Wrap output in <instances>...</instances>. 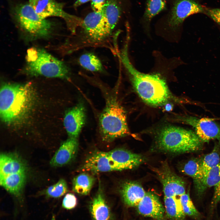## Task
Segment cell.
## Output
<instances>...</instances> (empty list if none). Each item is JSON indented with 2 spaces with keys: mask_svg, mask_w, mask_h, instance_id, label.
Wrapping results in <instances>:
<instances>
[{
  "mask_svg": "<svg viewBox=\"0 0 220 220\" xmlns=\"http://www.w3.org/2000/svg\"><path fill=\"white\" fill-rule=\"evenodd\" d=\"M99 121L100 133L105 141L111 142L130 134L126 112L115 97L107 98Z\"/></svg>",
  "mask_w": 220,
  "mask_h": 220,
  "instance_id": "obj_4",
  "label": "cell"
},
{
  "mask_svg": "<svg viewBox=\"0 0 220 220\" xmlns=\"http://www.w3.org/2000/svg\"><path fill=\"white\" fill-rule=\"evenodd\" d=\"M95 181V178L93 175L86 172L81 173L73 179L72 190L80 195H88Z\"/></svg>",
  "mask_w": 220,
  "mask_h": 220,
  "instance_id": "obj_24",
  "label": "cell"
},
{
  "mask_svg": "<svg viewBox=\"0 0 220 220\" xmlns=\"http://www.w3.org/2000/svg\"><path fill=\"white\" fill-rule=\"evenodd\" d=\"M29 3L41 18L44 19L50 16L61 18L73 33L75 32L76 27L81 25L82 20L65 12L63 3L55 0H29Z\"/></svg>",
  "mask_w": 220,
  "mask_h": 220,
  "instance_id": "obj_7",
  "label": "cell"
},
{
  "mask_svg": "<svg viewBox=\"0 0 220 220\" xmlns=\"http://www.w3.org/2000/svg\"><path fill=\"white\" fill-rule=\"evenodd\" d=\"M179 199L183 211L185 215L195 219L200 218V214L193 204L188 193L181 196Z\"/></svg>",
  "mask_w": 220,
  "mask_h": 220,
  "instance_id": "obj_28",
  "label": "cell"
},
{
  "mask_svg": "<svg viewBox=\"0 0 220 220\" xmlns=\"http://www.w3.org/2000/svg\"><path fill=\"white\" fill-rule=\"evenodd\" d=\"M204 11L203 7L194 0H177L174 2L167 20L171 29L178 28L189 16Z\"/></svg>",
  "mask_w": 220,
  "mask_h": 220,
  "instance_id": "obj_11",
  "label": "cell"
},
{
  "mask_svg": "<svg viewBox=\"0 0 220 220\" xmlns=\"http://www.w3.org/2000/svg\"><path fill=\"white\" fill-rule=\"evenodd\" d=\"M15 14L20 26L32 36L44 37L50 33L51 23L40 17L29 3L18 6Z\"/></svg>",
  "mask_w": 220,
  "mask_h": 220,
  "instance_id": "obj_6",
  "label": "cell"
},
{
  "mask_svg": "<svg viewBox=\"0 0 220 220\" xmlns=\"http://www.w3.org/2000/svg\"><path fill=\"white\" fill-rule=\"evenodd\" d=\"M105 2V0H91V6L94 11H101Z\"/></svg>",
  "mask_w": 220,
  "mask_h": 220,
  "instance_id": "obj_34",
  "label": "cell"
},
{
  "mask_svg": "<svg viewBox=\"0 0 220 220\" xmlns=\"http://www.w3.org/2000/svg\"><path fill=\"white\" fill-rule=\"evenodd\" d=\"M138 212L156 220H163L165 208L159 197L151 192H146L136 206Z\"/></svg>",
  "mask_w": 220,
  "mask_h": 220,
  "instance_id": "obj_15",
  "label": "cell"
},
{
  "mask_svg": "<svg viewBox=\"0 0 220 220\" xmlns=\"http://www.w3.org/2000/svg\"><path fill=\"white\" fill-rule=\"evenodd\" d=\"M80 26L82 31L83 38L90 43L100 42L111 33L102 11H94L89 13L82 20Z\"/></svg>",
  "mask_w": 220,
  "mask_h": 220,
  "instance_id": "obj_8",
  "label": "cell"
},
{
  "mask_svg": "<svg viewBox=\"0 0 220 220\" xmlns=\"http://www.w3.org/2000/svg\"><path fill=\"white\" fill-rule=\"evenodd\" d=\"M175 121L191 126L195 132L204 142L212 140H220V125L213 119L207 118L200 119L185 115L175 117Z\"/></svg>",
  "mask_w": 220,
  "mask_h": 220,
  "instance_id": "obj_9",
  "label": "cell"
},
{
  "mask_svg": "<svg viewBox=\"0 0 220 220\" xmlns=\"http://www.w3.org/2000/svg\"><path fill=\"white\" fill-rule=\"evenodd\" d=\"M166 0H147L144 18L148 21L164 10L166 6Z\"/></svg>",
  "mask_w": 220,
  "mask_h": 220,
  "instance_id": "obj_27",
  "label": "cell"
},
{
  "mask_svg": "<svg viewBox=\"0 0 220 220\" xmlns=\"http://www.w3.org/2000/svg\"><path fill=\"white\" fill-rule=\"evenodd\" d=\"M182 171L193 179L196 190L198 196L203 194L201 170V158L192 159L184 165Z\"/></svg>",
  "mask_w": 220,
  "mask_h": 220,
  "instance_id": "obj_21",
  "label": "cell"
},
{
  "mask_svg": "<svg viewBox=\"0 0 220 220\" xmlns=\"http://www.w3.org/2000/svg\"><path fill=\"white\" fill-rule=\"evenodd\" d=\"M220 182V162L212 169L207 175L204 183L205 191L214 186Z\"/></svg>",
  "mask_w": 220,
  "mask_h": 220,
  "instance_id": "obj_30",
  "label": "cell"
},
{
  "mask_svg": "<svg viewBox=\"0 0 220 220\" xmlns=\"http://www.w3.org/2000/svg\"><path fill=\"white\" fill-rule=\"evenodd\" d=\"M86 113L85 106L81 102L66 112L63 122L69 137L78 138L85 123Z\"/></svg>",
  "mask_w": 220,
  "mask_h": 220,
  "instance_id": "obj_13",
  "label": "cell"
},
{
  "mask_svg": "<svg viewBox=\"0 0 220 220\" xmlns=\"http://www.w3.org/2000/svg\"><path fill=\"white\" fill-rule=\"evenodd\" d=\"M107 152L108 156L117 167L119 171L135 168L145 160L141 155L123 148H117Z\"/></svg>",
  "mask_w": 220,
  "mask_h": 220,
  "instance_id": "obj_14",
  "label": "cell"
},
{
  "mask_svg": "<svg viewBox=\"0 0 220 220\" xmlns=\"http://www.w3.org/2000/svg\"><path fill=\"white\" fill-rule=\"evenodd\" d=\"M30 83H5L0 91V116L10 124L19 121L28 111L32 99Z\"/></svg>",
  "mask_w": 220,
  "mask_h": 220,
  "instance_id": "obj_2",
  "label": "cell"
},
{
  "mask_svg": "<svg viewBox=\"0 0 220 220\" xmlns=\"http://www.w3.org/2000/svg\"><path fill=\"white\" fill-rule=\"evenodd\" d=\"M207 14L220 27V8L208 9Z\"/></svg>",
  "mask_w": 220,
  "mask_h": 220,
  "instance_id": "obj_32",
  "label": "cell"
},
{
  "mask_svg": "<svg viewBox=\"0 0 220 220\" xmlns=\"http://www.w3.org/2000/svg\"><path fill=\"white\" fill-rule=\"evenodd\" d=\"M220 145L215 144L213 150L210 153L201 158V170L202 178V191L205 192L204 183L210 171L220 162Z\"/></svg>",
  "mask_w": 220,
  "mask_h": 220,
  "instance_id": "obj_22",
  "label": "cell"
},
{
  "mask_svg": "<svg viewBox=\"0 0 220 220\" xmlns=\"http://www.w3.org/2000/svg\"><path fill=\"white\" fill-rule=\"evenodd\" d=\"M27 73L33 76L68 79L69 71L62 61L43 50L32 48L26 56Z\"/></svg>",
  "mask_w": 220,
  "mask_h": 220,
  "instance_id": "obj_5",
  "label": "cell"
},
{
  "mask_svg": "<svg viewBox=\"0 0 220 220\" xmlns=\"http://www.w3.org/2000/svg\"><path fill=\"white\" fill-rule=\"evenodd\" d=\"M204 143L192 130L168 125L158 132L154 146L159 152L179 154L200 151Z\"/></svg>",
  "mask_w": 220,
  "mask_h": 220,
  "instance_id": "obj_3",
  "label": "cell"
},
{
  "mask_svg": "<svg viewBox=\"0 0 220 220\" xmlns=\"http://www.w3.org/2000/svg\"><path fill=\"white\" fill-rule=\"evenodd\" d=\"M120 192L125 204L130 207H136L146 193L141 184L132 181L123 184Z\"/></svg>",
  "mask_w": 220,
  "mask_h": 220,
  "instance_id": "obj_17",
  "label": "cell"
},
{
  "mask_svg": "<svg viewBox=\"0 0 220 220\" xmlns=\"http://www.w3.org/2000/svg\"><path fill=\"white\" fill-rule=\"evenodd\" d=\"M79 63L80 65L86 69L93 72H102L104 68L100 59L91 53L82 54L79 57Z\"/></svg>",
  "mask_w": 220,
  "mask_h": 220,
  "instance_id": "obj_26",
  "label": "cell"
},
{
  "mask_svg": "<svg viewBox=\"0 0 220 220\" xmlns=\"http://www.w3.org/2000/svg\"><path fill=\"white\" fill-rule=\"evenodd\" d=\"M77 204V200L73 194L68 193L64 196L62 201V207L67 210H71L75 208Z\"/></svg>",
  "mask_w": 220,
  "mask_h": 220,
  "instance_id": "obj_31",
  "label": "cell"
},
{
  "mask_svg": "<svg viewBox=\"0 0 220 220\" xmlns=\"http://www.w3.org/2000/svg\"><path fill=\"white\" fill-rule=\"evenodd\" d=\"M128 42H125L117 54L140 97L147 104L154 107L163 106L175 99L166 81L159 74L144 73L134 68L128 56Z\"/></svg>",
  "mask_w": 220,
  "mask_h": 220,
  "instance_id": "obj_1",
  "label": "cell"
},
{
  "mask_svg": "<svg viewBox=\"0 0 220 220\" xmlns=\"http://www.w3.org/2000/svg\"><path fill=\"white\" fill-rule=\"evenodd\" d=\"M214 192L211 204L215 205L220 202V182L214 186Z\"/></svg>",
  "mask_w": 220,
  "mask_h": 220,
  "instance_id": "obj_33",
  "label": "cell"
},
{
  "mask_svg": "<svg viewBox=\"0 0 220 220\" xmlns=\"http://www.w3.org/2000/svg\"><path fill=\"white\" fill-rule=\"evenodd\" d=\"M78 138L69 137L57 150L50 161L53 167H61L69 163L75 157L78 152Z\"/></svg>",
  "mask_w": 220,
  "mask_h": 220,
  "instance_id": "obj_16",
  "label": "cell"
},
{
  "mask_svg": "<svg viewBox=\"0 0 220 220\" xmlns=\"http://www.w3.org/2000/svg\"><path fill=\"white\" fill-rule=\"evenodd\" d=\"M90 0H77L74 4V6L75 8L77 7Z\"/></svg>",
  "mask_w": 220,
  "mask_h": 220,
  "instance_id": "obj_35",
  "label": "cell"
},
{
  "mask_svg": "<svg viewBox=\"0 0 220 220\" xmlns=\"http://www.w3.org/2000/svg\"><path fill=\"white\" fill-rule=\"evenodd\" d=\"M68 191L66 181L61 179L56 183L49 187L45 191V194L47 197L58 198L64 195Z\"/></svg>",
  "mask_w": 220,
  "mask_h": 220,
  "instance_id": "obj_29",
  "label": "cell"
},
{
  "mask_svg": "<svg viewBox=\"0 0 220 220\" xmlns=\"http://www.w3.org/2000/svg\"><path fill=\"white\" fill-rule=\"evenodd\" d=\"M165 211L168 217L173 220H183V212L179 197L164 196Z\"/></svg>",
  "mask_w": 220,
  "mask_h": 220,
  "instance_id": "obj_25",
  "label": "cell"
},
{
  "mask_svg": "<svg viewBox=\"0 0 220 220\" xmlns=\"http://www.w3.org/2000/svg\"><path fill=\"white\" fill-rule=\"evenodd\" d=\"M81 171L93 173L119 171L107 152L95 150L86 157L80 168Z\"/></svg>",
  "mask_w": 220,
  "mask_h": 220,
  "instance_id": "obj_12",
  "label": "cell"
},
{
  "mask_svg": "<svg viewBox=\"0 0 220 220\" xmlns=\"http://www.w3.org/2000/svg\"><path fill=\"white\" fill-rule=\"evenodd\" d=\"M155 171L163 186L164 196L179 197L186 193L183 180L174 172L166 162Z\"/></svg>",
  "mask_w": 220,
  "mask_h": 220,
  "instance_id": "obj_10",
  "label": "cell"
},
{
  "mask_svg": "<svg viewBox=\"0 0 220 220\" xmlns=\"http://www.w3.org/2000/svg\"><path fill=\"white\" fill-rule=\"evenodd\" d=\"M111 33L120 18L121 10L118 0H106L102 10Z\"/></svg>",
  "mask_w": 220,
  "mask_h": 220,
  "instance_id": "obj_23",
  "label": "cell"
},
{
  "mask_svg": "<svg viewBox=\"0 0 220 220\" xmlns=\"http://www.w3.org/2000/svg\"><path fill=\"white\" fill-rule=\"evenodd\" d=\"M89 208L94 220H113L110 208L101 187L91 202Z\"/></svg>",
  "mask_w": 220,
  "mask_h": 220,
  "instance_id": "obj_19",
  "label": "cell"
},
{
  "mask_svg": "<svg viewBox=\"0 0 220 220\" xmlns=\"http://www.w3.org/2000/svg\"><path fill=\"white\" fill-rule=\"evenodd\" d=\"M26 178V172H20L0 177V183L7 192L18 197L20 196Z\"/></svg>",
  "mask_w": 220,
  "mask_h": 220,
  "instance_id": "obj_20",
  "label": "cell"
},
{
  "mask_svg": "<svg viewBox=\"0 0 220 220\" xmlns=\"http://www.w3.org/2000/svg\"><path fill=\"white\" fill-rule=\"evenodd\" d=\"M26 171L25 164L18 155L13 153L1 154L0 177Z\"/></svg>",
  "mask_w": 220,
  "mask_h": 220,
  "instance_id": "obj_18",
  "label": "cell"
}]
</instances>
